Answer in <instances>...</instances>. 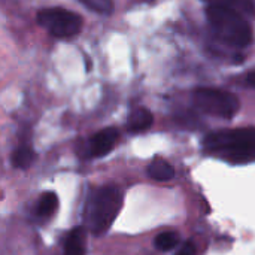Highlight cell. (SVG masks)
<instances>
[{
    "instance_id": "1",
    "label": "cell",
    "mask_w": 255,
    "mask_h": 255,
    "mask_svg": "<svg viewBox=\"0 0 255 255\" xmlns=\"http://www.w3.org/2000/svg\"><path fill=\"white\" fill-rule=\"evenodd\" d=\"M205 149L229 161L255 160V128L220 130L208 134Z\"/></svg>"
},
{
    "instance_id": "2",
    "label": "cell",
    "mask_w": 255,
    "mask_h": 255,
    "mask_svg": "<svg viewBox=\"0 0 255 255\" xmlns=\"http://www.w3.org/2000/svg\"><path fill=\"white\" fill-rule=\"evenodd\" d=\"M206 16L217 37L224 43L235 48H247L253 43V27L242 13L229 7L209 4L206 9Z\"/></svg>"
},
{
    "instance_id": "3",
    "label": "cell",
    "mask_w": 255,
    "mask_h": 255,
    "mask_svg": "<svg viewBox=\"0 0 255 255\" xmlns=\"http://www.w3.org/2000/svg\"><path fill=\"white\" fill-rule=\"evenodd\" d=\"M123 206V194L117 187L105 185L96 190L87 206L88 230L100 236L111 229Z\"/></svg>"
},
{
    "instance_id": "4",
    "label": "cell",
    "mask_w": 255,
    "mask_h": 255,
    "mask_svg": "<svg viewBox=\"0 0 255 255\" xmlns=\"http://www.w3.org/2000/svg\"><path fill=\"white\" fill-rule=\"evenodd\" d=\"M193 100L202 112L223 120H232L241 108L235 94L218 88H197L193 93Z\"/></svg>"
},
{
    "instance_id": "5",
    "label": "cell",
    "mask_w": 255,
    "mask_h": 255,
    "mask_svg": "<svg viewBox=\"0 0 255 255\" xmlns=\"http://www.w3.org/2000/svg\"><path fill=\"white\" fill-rule=\"evenodd\" d=\"M37 22L46 28L52 36L60 39H69L76 36L82 30V18L63 7H49L37 13Z\"/></svg>"
},
{
    "instance_id": "6",
    "label": "cell",
    "mask_w": 255,
    "mask_h": 255,
    "mask_svg": "<svg viewBox=\"0 0 255 255\" xmlns=\"http://www.w3.org/2000/svg\"><path fill=\"white\" fill-rule=\"evenodd\" d=\"M118 140V131L117 128L114 127H108V128H103L100 131H97L87 143V157H96V158H100V157H105L106 154H109L112 151V148L115 146Z\"/></svg>"
},
{
    "instance_id": "7",
    "label": "cell",
    "mask_w": 255,
    "mask_h": 255,
    "mask_svg": "<svg viewBox=\"0 0 255 255\" xmlns=\"http://www.w3.org/2000/svg\"><path fill=\"white\" fill-rule=\"evenodd\" d=\"M154 123V117L152 114L145 109V108H137L134 109L130 117H128V130L133 131V133H140V131H145L148 130Z\"/></svg>"
},
{
    "instance_id": "8",
    "label": "cell",
    "mask_w": 255,
    "mask_h": 255,
    "mask_svg": "<svg viewBox=\"0 0 255 255\" xmlns=\"http://www.w3.org/2000/svg\"><path fill=\"white\" fill-rule=\"evenodd\" d=\"M64 255H85V232L81 227L69 233L64 242Z\"/></svg>"
},
{
    "instance_id": "9",
    "label": "cell",
    "mask_w": 255,
    "mask_h": 255,
    "mask_svg": "<svg viewBox=\"0 0 255 255\" xmlns=\"http://www.w3.org/2000/svg\"><path fill=\"white\" fill-rule=\"evenodd\" d=\"M212 6H221L233 9L242 15L254 16L255 15V3L254 0H205Z\"/></svg>"
},
{
    "instance_id": "10",
    "label": "cell",
    "mask_w": 255,
    "mask_h": 255,
    "mask_svg": "<svg viewBox=\"0 0 255 255\" xmlns=\"http://www.w3.org/2000/svg\"><path fill=\"white\" fill-rule=\"evenodd\" d=\"M148 175L160 182H166L170 181L175 176V169L172 164H169L164 160H154L149 166H148Z\"/></svg>"
},
{
    "instance_id": "11",
    "label": "cell",
    "mask_w": 255,
    "mask_h": 255,
    "mask_svg": "<svg viewBox=\"0 0 255 255\" xmlns=\"http://www.w3.org/2000/svg\"><path fill=\"white\" fill-rule=\"evenodd\" d=\"M34 160V152L28 145H21L15 149V152L12 154V164L16 169H28L31 166Z\"/></svg>"
},
{
    "instance_id": "12",
    "label": "cell",
    "mask_w": 255,
    "mask_h": 255,
    "mask_svg": "<svg viewBox=\"0 0 255 255\" xmlns=\"http://www.w3.org/2000/svg\"><path fill=\"white\" fill-rule=\"evenodd\" d=\"M57 208H58V197L54 193H45L39 199L36 211H37L39 217L46 218V217H51L52 214H55Z\"/></svg>"
},
{
    "instance_id": "13",
    "label": "cell",
    "mask_w": 255,
    "mask_h": 255,
    "mask_svg": "<svg viewBox=\"0 0 255 255\" xmlns=\"http://www.w3.org/2000/svg\"><path fill=\"white\" fill-rule=\"evenodd\" d=\"M155 248L158 251H170L173 250L178 244H179V236L173 232H166V233H160L157 238H155Z\"/></svg>"
},
{
    "instance_id": "14",
    "label": "cell",
    "mask_w": 255,
    "mask_h": 255,
    "mask_svg": "<svg viewBox=\"0 0 255 255\" xmlns=\"http://www.w3.org/2000/svg\"><path fill=\"white\" fill-rule=\"evenodd\" d=\"M82 4H85L88 9L99 12V13H111L114 9L112 0H79Z\"/></svg>"
},
{
    "instance_id": "15",
    "label": "cell",
    "mask_w": 255,
    "mask_h": 255,
    "mask_svg": "<svg viewBox=\"0 0 255 255\" xmlns=\"http://www.w3.org/2000/svg\"><path fill=\"white\" fill-rule=\"evenodd\" d=\"M176 255H196V247H194V244H193L191 241L185 242V244L179 248V251L176 253Z\"/></svg>"
},
{
    "instance_id": "16",
    "label": "cell",
    "mask_w": 255,
    "mask_h": 255,
    "mask_svg": "<svg viewBox=\"0 0 255 255\" xmlns=\"http://www.w3.org/2000/svg\"><path fill=\"white\" fill-rule=\"evenodd\" d=\"M247 82H248L251 87H254L255 88V72H251V73L247 76Z\"/></svg>"
}]
</instances>
